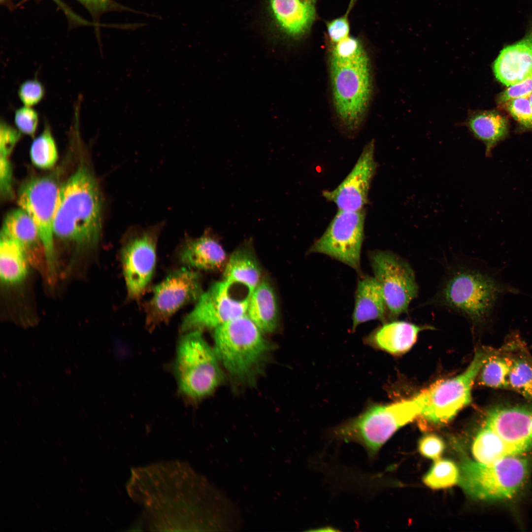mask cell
I'll return each instance as SVG.
<instances>
[{
    "instance_id": "18",
    "label": "cell",
    "mask_w": 532,
    "mask_h": 532,
    "mask_svg": "<svg viewBox=\"0 0 532 532\" xmlns=\"http://www.w3.org/2000/svg\"><path fill=\"white\" fill-rule=\"evenodd\" d=\"M493 69L497 79L507 86L532 73V26L522 38L500 52Z\"/></svg>"
},
{
    "instance_id": "2",
    "label": "cell",
    "mask_w": 532,
    "mask_h": 532,
    "mask_svg": "<svg viewBox=\"0 0 532 532\" xmlns=\"http://www.w3.org/2000/svg\"><path fill=\"white\" fill-rule=\"evenodd\" d=\"M102 216L100 186L90 169L81 166L60 186L54 234L79 251L93 248L100 238Z\"/></svg>"
},
{
    "instance_id": "1",
    "label": "cell",
    "mask_w": 532,
    "mask_h": 532,
    "mask_svg": "<svg viewBox=\"0 0 532 532\" xmlns=\"http://www.w3.org/2000/svg\"><path fill=\"white\" fill-rule=\"evenodd\" d=\"M328 63L332 102L339 122L349 132L360 127L373 90L369 56L358 38L329 43Z\"/></svg>"
},
{
    "instance_id": "22",
    "label": "cell",
    "mask_w": 532,
    "mask_h": 532,
    "mask_svg": "<svg viewBox=\"0 0 532 532\" xmlns=\"http://www.w3.org/2000/svg\"><path fill=\"white\" fill-rule=\"evenodd\" d=\"M352 315V331L361 324L372 320L385 321L388 310L382 289L374 276L359 274Z\"/></svg>"
},
{
    "instance_id": "33",
    "label": "cell",
    "mask_w": 532,
    "mask_h": 532,
    "mask_svg": "<svg viewBox=\"0 0 532 532\" xmlns=\"http://www.w3.org/2000/svg\"><path fill=\"white\" fill-rule=\"evenodd\" d=\"M45 94L42 83L35 78L22 82L18 90V96L24 106L33 107L43 99Z\"/></svg>"
},
{
    "instance_id": "15",
    "label": "cell",
    "mask_w": 532,
    "mask_h": 532,
    "mask_svg": "<svg viewBox=\"0 0 532 532\" xmlns=\"http://www.w3.org/2000/svg\"><path fill=\"white\" fill-rule=\"evenodd\" d=\"M496 435L508 456L532 448V406L500 404L488 411L484 422Z\"/></svg>"
},
{
    "instance_id": "31",
    "label": "cell",
    "mask_w": 532,
    "mask_h": 532,
    "mask_svg": "<svg viewBox=\"0 0 532 532\" xmlns=\"http://www.w3.org/2000/svg\"><path fill=\"white\" fill-rule=\"evenodd\" d=\"M460 472L455 463L450 460H438L424 476L423 482L429 487L444 489L459 482Z\"/></svg>"
},
{
    "instance_id": "21",
    "label": "cell",
    "mask_w": 532,
    "mask_h": 532,
    "mask_svg": "<svg viewBox=\"0 0 532 532\" xmlns=\"http://www.w3.org/2000/svg\"><path fill=\"white\" fill-rule=\"evenodd\" d=\"M18 241L24 249L30 264L40 266L44 248L37 228L30 216L21 208L14 209L5 217L1 230Z\"/></svg>"
},
{
    "instance_id": "34",
    "label": "cell",
    "mask_w": 532,
    "mask_h": 532,
    "mask_svg": "<svg viewBox=\"0 0 532 532\" xmlns=\"http://www.w3.org/2000/svg\"><path fill=\"white\" fill-rule=\"evenodd\" d=\"M14 121L21 133L33 136L38 126V114L32 107L23 106L16 110Z\"/></svg>"
},
{
    "instance_id": "27",
    "label": "cell",
    "mask_w": 532,
    "mask_h": 532,
    "mask_svg": "<svg viewBox=\"0 0 532 532\" xmlns=\"http://www.w3.org/2000/svg\"><path fill=\"white\" fill-rule=\"evenodd\" d=\"M512 360L510 353L490 352L478 375L480 384L492 388L508 389L507 379Z\"/></svg>"
},
{
    "instance_id": "12",
    "label": "cell",
    "mask_w": 532,
    "mask_h": 532,
    "mask_svg": "<svg viewBox=\"0 0 532 532\" xmlns=\"http://www.w3.org/2000/svg\"><path fill=\"white\" fill-rule=\"evenodd\" d=\"M162 224L146 229H133L126 235L121 262L128 297L139 298L153 276L156 263L158 237Z\"/></svg>"
},
{
    "instance_id": "38",
    "label": "cell",
    "mask_w": 532,
    "mask_h": 532,
    "mask_svg": "<svg viewBox=\"0 0 532 532\" xmlns=\"http://www.w3.org/2000/svg\"><path fill=\"white\" fill-rule=\"evenodd\" d=\"M21 133L4 119L0 125V153L10 155L21 137Z\"/></svg>"
},
{
    "instance_id": "7",
    "label": "cell",
    "mask_w": 532,
    "mask_h": 532,
    "mask_svg": "<svg viewBox=\"0 0 532 532\" xmlns=\"http://www.w3.org/2000/svg\"><path fill=\"white\" fill-rule=\"evenodd\" d=\"M178 344L175 372L183 394L200 399L210 394L220 385L223 374L214 348L200 331L187 332Z\"/></svg>"
},
{
    "instance_id": "26",
    "label": "cell",
    "mask_w": 532,
    "mask_h": 532,
    "mask_svg": "<svg viewBox=\"0 0 532 532\" xmlns=\"http://www.w3.org/2000/svg\"><path fill=\"white\" fill-rule=\"evenodd\" d=\"M30 263L20 243L1 233L0 242V275L5 284L22 282L27 276Z\"/></svg>"
},
{
    "instance_id": "8",
    "label": "cell",
    "mask_w": 532,
    "mask_h": 532,
    "mask_svg": "<svg viewBox=\"0 0 532 532\" xmlns=\"http://www.w3.org/2000/svg\"><path fill=\"white\" fill-rule=\"evenodd\" d=\"M490 352H476L467 368L460 375L434 384L420 393L423 402L420 415L434 424H445L471 400V389Z\"/></svg>"
},
{
    "instance_id": "41",
    "label": "cell",
    "mask_w": 532,
    "mask_h": 532,
    "mask_svg": "<svg viewBox=\"0 0 532 532\" xmlns=\"http://www.w3.org/2000/svg\"><path fill=\"white\" fill-rule=\"evenodd\" d=\"M529 99L532 105V94L529 97Z\"/></svg>"
},
{
    "instance_id": "29",
    "label": "cell",
    "mask_w": 532,
    "mask_h": 532,
    "mask_svg": "<svg viewBox=\"0 0 532 532\" xmlns=\"http://www.w3.org/2000/svg\"><path fill=\"white\" fill-rule=\"evenodd\" d=\"M472 452L476 461L485 464L508 457L494 433L483 424L474 440Z\"/></svg>"
},
{
    "instance_id": "20",
    "label": "cell",
    "mask_w": 532,
    "mask_h": 532,
    "mask_svg": "<svg viewBox=\"0 0 532 532\" xmlns=\"http://www.w3.org/2000/svg\"><path fill=\"white\" fill-rule=\"evenodd\" d=\"M429 327L406 321L391 320L372 331L364 341L374 349L394 355H400L412 347L420 332Z\"/></svg>"
},
{
    "instance_id": "6",
    "label": "cell",
    "mask_w": 532,
    "mask_h": 532,
    "mask_svg": "<svg viewBox=\"0 0 532 532\" xmlns=\"http://www.w3.org/2000/svg\"><path fill=\"white\" fill-rule=\"evenodd\" d=\"M529 469L528 460L519 456L505 457L488 464L467 460L461 465L458 483L472 498L507 499L523 487Z\"/></svg>"
},
{
    "instance_id": "24",
    "label": "cell",
    "mask_w": 532,
    "mask_h": 532,
    "mask_svg": "<svg viewBox=\"0 0 532 532\" xmlns=\"http://www.w3.org/2000/svg\"><path fill=\"white\" fill-rule=\"evenodd\" d=\"M260 266L248 248H239L229 258L224 269V280L231 286L241 285L249 296L262 280Z\"/></svg>"
},
{
    "instance_id": "17",
    "label": "cell",
    "mask_w": 532,
    "mask_h": 532,
    "mask_svg": "<svg viewBox=\"0 0 532 532\" xmlns=\"http://www.w3.org/2000/svg\"><path fill=\"white\" fill-rule=\"evenodd\" d=\"M272 28L282 37L297 39L310 30L316 17V0H267Z\"/></svg>"
},
{
    "instance_id": "14",
    "label": "cell",
    "mask_w": 532,
    "mask_h": 532,
    "mask_svg": "<svg viewBox=\"0 0 532 532\" xmlns=\"http://www.w3.org/2000/svg\"><path fill=\"white\" fill-rule=\"evenodd\" d=\"M232 287L224 280L213 283L202 293L194 308L183 319L182 331L215 330L246 314L250 296L236 299L232 295Z\"/></svg>"
},
{
    "instance_id": "11",
    "label": "cell",
    "mask_w": 532,
    "mask_h": 532,
    "mask_svg": "<svg viewBox=\"0 0 532 532\" xmlns=\"http://www.w3.org/2000/svg\"><path fill=\"white\" fill-rule=\"evenodd\" d=\"M366 211L338 210L323 234L311 245L309 253L327 255L354 269H361Z\"/></svg>"
},
{
    "instance_id": "39",
    "label": "cell",
    "mask_w": 532,
    "mask_h": 532,
    "mask_svg": "<svg viewBox=\"0 0 532 532\" xmlns=\"http://www.w3.org/2000/svg\"><path fill=\"white\" fill-rule=\"evenodd\" d=\"M9 155L0 153V189L4 199L13 197L12 167Z\"/></svg>"
},
{
    "instance_id": "10",
    "label": "cell",
    "mask_w": 532,
    "mask_h": 532,
    "mask_svg": "<svg viewBox=\"0 0 532 532\" xmlns=\"http://www.w3.org/2000/svg\"><path fill=\"white\" fill-rule=\"evenodd\" d=\"M368 258L385 298L388 316L393 320L407 312L418 295L414 271L406 260L390 251H371Z\"/></svg>"
},
{
    "instance_id": "23",
    "label": "cell",
    "mask_w": 532,
    "mask_h": 532,
    "mask_svg": "<svg viewBox=\"0 0 532 532\" xmlns=\"http://www.w3.org/2000/svg\"><path fill=\"white\" fill-rule=\"evenodd\" d=\"M246 314L263 333L276 329L278 308L274 291L268 280L263 279L249 297Z\"/></svg>"
},
{
    "instance_id": "35",
    "label": "cell",
    "mask_w": 532,
    "mask_h": 532,
    "mask_svg": "<svg viewBox=\"0 0 532 532\" xmlns=\"http://www.w3.org/2000/svg\"><path fill=\"white\" fill-rule=\"evenodd\" d=\"M356 0H351L346 13L341 17L326 23L330 43H336L349 35L350 26L348 15Z\"/></svg>"
},
{
    "instance_id": "36",
    "label": "cell",
    "mask_w": 532,
    "mask_h": 532,
    "mask_svg": "<svg viewBox=\"0 0 532 532\" xmlns=\"http://www.w3.org/2000/svg\"><path fill=\"white\" fill-rule=\"evenodd\" d=\"M444 449V441L434 434H425L418 442L419 452L423 456L432 460H438Z\"/></svg>"
},
{
    "instance_id": "3",
    "label": "cell",
    "mask_w": 532,
    "mask_h": 532,
    "mask_svg": "<svg viewBox=\"0 0 532 532\" xmlns=\"http://www.w3.org/2000/svg\"><path fill=\"white\" fill-rule=\"evenodd\" d=\"M423 402L420 394L390 404H372L360 414L332 428V438L361 445L373 460L384 444L399 428L420 416Z\"/></svg>"
},
{
    "instance_id": "4",
    "label": "cell",
    "mask_w": 532,
    "mask_h": 532,
    "mask_svg": "<svg viewBox=\"0 0 532 532\" xmlns=\"http://www.w3.org/2000/svg\"><path fill=\"white\" fill-rule=\"evenodd\" d=\"M500 292L491 276L468 264H459L449 267L432 300L478 325L488 320Z\"/></svg>"
},
{
    "instance_id": "25",
    "label": "cell",
    "mask_w": 532,
    "mask_h": 532,
    "mask_svg": "<svg viewBox=\"0 0 532 532\" xmlns=\"http://www.w3.org/2000/svg\"><path fill=\"white\" fill-rule=\"evenodd\" d=\"M466 125L474 136L486 146V155L490 157L493 149L507 135L508 121L493 111L472 112L468 115Z\"/></svg>"
},
{
    "instance_id": "37",
    "label": "cell",
    "mask_w": 532,
    "mask_h": 532,
    "mask_svg": "<svg viewBox=\"0 0 532 532\" xmlns=\"http://www.w3.org/2000/svg\"><path fill=\"white\" fill-rule=\"evenodd\" d=\"M532 94V73L524 79L509 86L498 97V103L500 105L515 99L529 97Z\"/></svg>"
},
{
    "instance_id": "40",
    "label": "cell",
    "mask_w": 532,
    "mask_h": 532,
    "mask_svg": "<svg viewBox=\"0 0 532 532\" xmlns=\"http://www.w3.org/2000/svg\"><path fill=\"white\" fill-rule=\"evenodd\" d=\"M84 4L92 13L100 14L112 10L126 9L125 7L115 2L113 0H78Z\"/></svg>"
},
{
    "instance_id": "42",
    "label": "cell",
    "mask_w": 532,
    "mask_h": 532,
    "mask_svg": "<svg viewBox=\"0 0 532 532\" xmlns=\"http://www.w3.org/2000/svg\"><path fill=\"white\" fill-rule=\"evenodd\" d=\"M5 0H0V1H1V2H4V1H5Z\"/></svg>"
},
{
    "instance_id": "5",
    "label": "cell",
    "mask_w": 532,
    "mask_h": 532,
    "mask_svg": "<svg viewBox=\"0 0 532 532\" xmlns=\"http://www.w3.org/2000/svg\"><path fill=\"white\" fill-rule=\"evenodd\" d=\"M264 333L246 313L214 330V350L220 362L234 377H252L269 349Z\"/></svg>"
},
{
    "instance_id": "16",
    "label": "cell",
    "mask_w": 532,
    "mask_h": 532,
    "mask_svg": "<svg viewBox=\"0 0 532 532\" xmlns=\"http://www.w3.org/2000/svg\"><path fill=\"white\" fill-rule=\"evenodd\" d=\"M374 148L373 140L368 142L343 181L334 189L323 192V197L334 202L338 210L358 211L364 209L367 203L371 183L377 167Z\"/></svg>"
},
{
    "instance_id": "32",
    "label": "cell",
    "mask_w": 532,
    "mask_h": 532,
    "mask_svg": "<svg viewBox=\"0 0 532 532\" xmlns=\"http://www.w3.org/2000/svg\"><path fill=\"white\" fill-rule=\"evenodd\" d=\"M500 105L523 127L532 129V105L529 97L511 100Z\"/></svg>"
},
{
    "instance_id": "28",
    "label": "cell",
    "mask_w": 532,
    "mask_h": 532,
    "mask_svg": "<svg viewBox=\"0 0 532 532\" xmlns=\"http://www.w3.org/2000/svg\"><path fill=\"white\" fill-rule=\"evenodd\" d=\"M507 382L508 389L532 402V359L528 355H513Z\"/></svg>"
},
{
    "instance_id": "30",
    "label": "cell",
    "mask_w": 532,
    "mask_h": 532,
    "mask_svg": "<svg viewBox=\"0 0 532 532\" xmlns=\"http://www.w3.org/2000/svg\"><path fill=\"white\" fill-rule=\"evenodd\" d=\"M30 156L33 163L41 168H50L57 162L58 158L57 146L48 123H45L42 132L33 140Z\"/></svg>"
},
{
    "instance_id": "13",
    "label": "cell",
    "mask_w": 532,
    "mask_h": 532,
    "mask_svg": "<svg viewBox=\"0 0 532 532\" xmlns=\"http://www.w3.org/2000/svg\"><path fill=\"white\" fill-rule=\"evenodd\" d=\"M202 293L196 270L185 266L171 272L153 290L146 306L147 324L153 327L168 320L181 307L197 301Z\"/></svg>"
},
{
    "instance_id": "9",
    "label": "cell",
    "mask_w": 532,
    "mask_h": 532,
    "mask_svg": "<svg viewBox=\"0 0 532 532\" xmlns=\"http://www.w3.org/2000/svg\"><path fill=\"white\" fill-rule=\"evenodd\" d=\"M60 188L55 177L50 175L31 178L21 186L18 193L20 208L30 216L37 228L51 282L57 273L53 221Z\"/></svg>"
},
{
    "instance_id": "19",
    "label": "cell",
    "mask_w": 532,
    "mask_h": 532,
    "mask_svg": "<svg viewBox=\"0 0 532 532\" xmlns=\"http://www.w3.org/2000/svg\"><path fill=\"white\" fill-rule=\"evenodd\" d=\"M179 258L187 267L209 271L224 270L229 259L218 240L209 232L198 238L186 240Z\"/></svg>"
}]
</instances>
